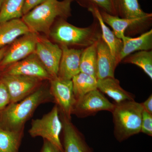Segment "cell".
Returning <instances> with one entry per match:
<instances>
[{"instance_id":"cell-1","label":"cell","mask_w":152,"mask_h":152,"mask_svg":"<svg viewBox=\"0 0 152 152\" xmlns=\"http://www.w3.org/2000/svg\"><path fill=\"white\" fill-rule=\"evenodd\" d=\"M53 100L50 88L41 86L20 102L10 103L0 113V128L9 131L24 130L25 124L37 108Z\"/></svg>"},{"instance_id":"cell-2","label":"cell","mask_w":152,"mask_h":152,"mask_svg":"<svg viewBox=\"0 0 152 152\" xmlns=\"http://www.w3.org/2000/svg\"><path fill=\"white\" fill-rule=\"evenodd\" d=\"M73 0H47L36 7L22 18L30 31L49 35L56 20H65L71 16Z\"/></svg>"},{"instance_id":"cell-3","label":"cell","mask_w":152,"mask_h":152,"mask_svg":"<svg viewBox=\"0 0 152 152\" xmlns=\"http://www.w3.org/2000/svg\"><path fill=\"white\" fill-rule=\"evenodd\" d=\"M95 24L86 28H79L69 23L64 19L58 20L50 30L48 35L61 45L86 48L96 42L101 35Z\"/></svg>"},{"instance_id":"cell-4","label":"cell","mask_w":152,"mask_h":152,"mask_svg":"<svg viewBox=\"0 0 152 152\" xmlns=\"http://www.w3.org/2000/svg\"><path fill=\"white\" fill-rule=\"evenodd\" d=\"M143 110L141 103L134 100L115 104L112 111L114 134L118 141H123L141 132Z\"/></svg>"},{"instance_id":"cell-5","label":"cell","mask_w":152,"mask_h":152,"mask_svg":"<svg viewBox=\"0 0 152 152\" xmlns=\"http://www.w3.org/2000/svg\"><path fill=\"white\" fill-rule=\"evenodd\" d=\"M59 113V109L56 104L41 118L32 120L29 133L32 137H42L64 152L60 137L63 125Z\"/></svg>"},{"instance_id":"cell-6","label":"cell","mask_w":152,"mask_h":152,"mask_svg":"<svg viewBox=\"0 0 152 152\" xmlns=\"http://www.w3.org/2000/svg\"><path fill=\"white\" fill-rule=\"evenodd\" d=\"M0 80L8 90L11 103L20 102L29 96L42 85V79L21 75L0 73Z\"/></svg>"},{"instance_id":"cell-7","label":"cell","mask_w":152,"mask_h":152,"mask_svg":"<svg viewBox=\"0 0 152 152\" xmlns=\"http://www.w3.org/2000/svg\"><path fill=\"white\" fill-rule=\"evenodd\" d=\"M49 81L50 92L58 107L60 113L71 120L77 102L72 80L61 78L57 76Z\"/></svg>"},{"instance_id":"cell-8","label":"cell","mask_w":152,"mask_h":152,"mask_svg":"<svg viewBox=\"0 0 152 152\" xmlns=\"http://www.w3.org/2000/svg\"><path fill=\"white\" fill-rule=\"evenodd\" d=\"M38 38V34L30 32L13 42L7 49L0 61V70L33 53L35 50Z\"/></svg>"},{"instance_id":"cell-9","label":"cell","mask_w":152,"mask_h":152,"mask_svg":"<svg viewBox=\"0 0 152 152\" xmlns=\"http://www.w3.org/2000/svg\"><path fill=\"white\" fill-rule=\"evenodd\" d=\"M52 78L58 76L62 50L58 44L38 36L34 52Z\"/></svg>"},{"instance_id":"cell-10","label":"cell","mask_w":152,"mask_h":152,"mask_svg":"<svg viewBox=\"0 0 152 152\" xmlns=\"http://www.w3.org/2000/svg\"><path fill=\"white\" fill-rule=\"evenodd\" d=\"M115 104L112 103L98 89L94 90L77 100L73 114L85 118L101 111H113Z\"/></svg>"},{"instance_id":"cell-11","label":"cell","mask_w":152,"mask_h":152,"mask_svg":"<svg viewBox=\"0 0 152 152\" xmlns=\"http://www.w3.org/2000/svg\"><path fill=\"white\" fill-rule=\"evenodd\" d=\"M0 73L36 77L43 80L52 78L34 53L0 70Z\"/></svg>"},{"instance_id":"cell-12","label":"cell","mask_w":152,"mask_h":152,"mask_svg":"<svg viewBox=\"0 0 152 152\" xmlns=\"http://www.w3.org/2000/svg\"><path fill=\"white\" fill-rule=\"evenodd\" d=\"M60 116L63 125L64 152H91L83 135L71 122V120L61 113Z\"/></svg>"},{"instance_id":"cell-13","label":"cell","mask_w":152,"mask_h":152,"mask_svg":"<svg viewBox=\"0 0 152 152\" xmlns=\"http://www.w3.org/2000/svg\"><path fill=\"white\" fill-rule=\"evenodd\" d=\"M60 47L62 50V56L58 77L72 80L74 76L80 72V60L83 49L70 48L65 45Z\"/></svg>"},{"instance_id":"cell-14","label":"cell","mask_w":152,"mask_h":152,"mask_svg":"<svg viewBox=\"0 0 152 152\" xmlns=\"http://www.w3.org/2000/svg\"><path fill=\"white\" fill-rule=\"evenodd\" d=\"M96 49L97 79L115 77L114 73L118 64L101 35L97 42Z\"/></svg>"},{"instance_id":"cell-15","label":"cell","mask_w":152,"mask_h":152,"mask_svg":"<svg viewBox=\"0 0 152 152\" xmlns=\"http://www.w3.org/2000/svg\"><path fill=\"white\" fill-rule=\"evenodd\" d=\"M30 32L29 29L22 19H12L0 23V49Z\"/></svg>"},{"instance_id":"cell-16","label":"cell","mask_w":152,"mask_h":152,"mask_svg":"<svg viewBox=\"0 0 152 152\" xmlns=\"http://www.w3.org/2000/svg\"><path fill=\"white\" fill-rule=\"evenodd\" d=\"M123 47L118 58L119 63L135 52L150 50L152 48V30L136 38L125 36L122 39Z\"/></svg>"},{"instance_id":"cell-17","label":"cell","mask_w":152,"mask_h":152,"mask_svg":"<svg viewBox=\"0 0 152 152\" xmlns=\"http://www.w3.org/2000/svg\"><path fill=\"white\" fill-rule=\"evenodd\" d=\"M91 11L97 20L98 23L100 26L101 37L105 43L108 46L112 55L115 58L117 64H118V58L123 47V42L121 39L117 37L113 31L104 23L102 18L100 12L95 6L90 8Z\"/></svg>"},{"instance_id":"cell-18","label":"cell","mask_w":152,"mask_h":152,"mask_svg":"<svg viewBox=\"0 0 152 152\" xmlns=\"http://www.w3.org/2000/svg\"><path fill=\"white\" fill-rule=\"evenodd\" d=\"M97 89L112 98L116 104L134 100L133 95L125 91L115 77L97 79Z\"/></svg>"},{"instance_id":"cell-19","label":"cell","mask_w":152,"mask_h":152,"mask_svg":"<svg viewBox=\"0 0 152 152\" xmlns=\"http://www.w3.org/2000/svg\"><path fill=\"white\" fill-rule=\"evenodd\" d=\"M114 5L121 18L126 19H142L148 21L152 14L145 12L141 8L139 0H114Z\"/></svg>"},{"instance_id":"cell-20","label":"cell","mask_w":152,"mask_h":152,"mask_svg":"<svg viewBox=\"0 0 152 152\" xmlns=\"http://www.w3.org/2000/svg\"><path fill=\"white\" fill-rule=\"evenodd\" d=\"M100 13L104 23L110 26L115 36L121 39L124 37L125 31L129 28L147 21L142 19L119 18L118 16L111 15L104 11Z\"/></svg>"},{"instance_id":"cell-21","label":"cell","mask_w":152,"mask_h":152,"mask_svg":"<svg viewBox=\"0 0 152 152\" xmlns=\"http://www.w3.org/2000/svg\"><path fill=\"white\" fill-rule=\"evenodd\" d=\"M76 100L86 94L97 89V79L88 74L80 72L72 79Z\"/></svg>"},{"instance_id":"cell-22","label":"cell","mask_w":152,"mask_h":152,"mask_svg":"<svg viewBox=\"0 0 152 152\" xmlns=\"http://www.w3.org/2000/svg\"><path fill=\"white\" fill-rule=\"evenodd\" d=\"M23 132L9 131L0 128V152H19Z\"/></svg>"},{"instance_id":"cell-23","label":"cell","mask_w":152,"mask_h":152,"mask_svg":"<svg viewBox=\"0 0 152 152\" xmlns=\"http://www.w3.org/2000/svg\"><path fill=\"white\" fill-rule=\"evenodd\" d=\"M97 42L83 49L81 55L80 66V72L88 74L96 78Z\"/></svg>"},{"instance_id":"cell-24","label":"cell","mask_w":152,"mask_h":152,"mask_svg":"<svg viewBox=\"0 0 152 152\" xmlns=\"http://www.w3.org/2000/svg\"><path fill=\"white\" fill-rule=\"evenodd\" d=\"M25 0H2L0 8V23L23 17Z\"/></svg>"},{"instance_id":"cell-25","label":"cell","mask_w":152,"mask_h":152,"mask_svg":"<svg viewBox=\"0 0 152 152\" xmlns=\"http://www.w3.org/2000/svg\"><path fill=\"white\" fill-rule=\"evenodd\" d=\"M123 63L133 64L141 68L152 79V51H140L129 55L122 60Z\"/></svg>"},{"instance_id":"cell-26","label":"cell","mask_w":152,"mask_h":152,"mask_svg":"<svg viewBox=\"0 0 152 152\" xmlns=\"http://www.w3.org/2000/svg\"><path fill=\"white\" fill-rule=\"evenodd\" d=\"M140 132L148 135L152 136V114L144 110L142 114Z\"/></svg>"},{"instance_id":"cell-27","label":"cell","mask_w":152,"mask_h":152,"mask_svg":"<svg viewBox=\"0 0 152 152\" xmlns=\"http://www.w3.org/2000/svg\"><path fill=\"white\" fill-rule=\"evenodd\" d=\"M94 5L102 9L108 13L117 16L114 0H89Z\"/></svg>"},{"instance_id":"cell-28","label":"cell","mask_w":152,"mask_h":152,"mask_svg":"<svg viewBox=\"0 0 152 152\" xmlns=\"http://www.w3.org/2000/svg\"><path fill=\"white\" fill-rule=\"evenodd\" d=\"M11 103L8 90L3 82L0 80V113Z\"/></svg>"},{"instance_id":"cell-29","label":"cell","mask_w":152,"mask_h":152,"mask_svg":"<svg viewBox=\"0 0 152 152\" xmlns=\"http://www.w3.org/2000/svg\"><path fill=\"white\" fill-rule=\"evenodd\" d=\"M47 0H25L23 9V15Z\"/></svg>"},{"instance_id":"cell-30","label":"cell","mask_w":152,"mask_h":152,"mask_svg":"<svg viewBox=\"0 0 152 152\" xmlns=\"http://www.w3.org/2000/svg\"><path fill=\"white\" fill-rule=\"evenodd\" d=\"M40 152H62L56 146L47 140H44L43 145Z\"/></svg>"},{"instance_id":"cell-31","label":"cell","mask_w":152,"mask_h":152,"mask_svg":"<svg viewBox=\"0 0 152 152\" xmlns=\"http://www.w3.org/2000/svg\"><path fill=\"white\" fill-rule=\"evenodd\" d=\"M144 110L148 113L152 114V95H150L148 98L144 102L141 103Z\"/></svg>"},{"instance_id":"cell-32","label":"cell","mask_w":152,"mask_h":152,"mask_svg":"<svg viewBox=\"0 0 152 152\" xmlns=\"http://www.w3.org/2000/svg\"><path fill=\"white\" fill-rule=\"evenodd\" d=\"M7 48L8 47L6 46L4 47V48H3L0 49V61H1V60L3 57H4Z\"/></svg>"},{"instance_id":"cell-33","label":"cell","mask_w":152,"mask_h":152,"mask_svg":"<svg viewBox=\"0 0 152 152\" xmlns=\"http://www.w3.org/2000/svg\"><path fill=\"white\" fill-rule=\"evenodd\" d=\"M2 1V0H0V8H1V5Z\"/></svg>"}]
</instances>
